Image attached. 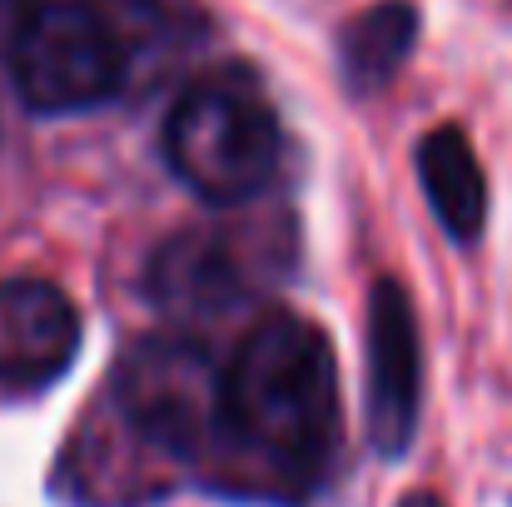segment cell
<instances>
[{"mask_svg":"<svg viewBox=\"0 0 512 507\" xmlns=\"http://www.w3.org/2000/svg\"><path fill=\"white\" fill-rule=\"evenodd\" d=\"M339 368L324 329L294 309L249 324L224 363L214 458L244 498H314L339 463Z\"/></svg>","mask_w":512,"mask_h":507,"instance_id":"obj_1","label":"cell"},{"mask_svg":"<svg viewBox=\"0 0 512 507\" xmlns=\"http://www.w3.org/2000/svg\"><path fill=\"white\" fill-rule=\"evenodd\" d=\"M170 30V0H15L10 80L40 115H80L120 100L135 65Z\"/></svg>","mask_w":512,"mask_h":507,"instance_id":"obj_2","label":"cell"},{"mask_svg":"<svg viewBox=\"0 0 512 507\" xmlns=\"http://www.w3.org/2000/svg\"><path fill=\"white\" fill-rule=\"evenodd\" d=\"M165 155L204 204L259 199L284 160V130L259 75L219 65L189 80L165 120Z\"/></svg>","mask_w":512,"mask_h":507,"instance_id":"obj_3","label":"cell"},{"mask_svg":"<svg viewBox=\"0 0 512 507\" xmlns=\"http://www.w3.org/2000/svg\"><path fill=\"white\" fill-rule=\"evenodd\" d=\"M115 408L125 433L145 448L204 463L219 443V398H224V363L194 334H150L140 338L115 368Z\"/></svg>","mask_w":512,"mask_h":507,"instance_id":"obj_4","label":"cell"},{"mask_svg":"<svg viewBox=\"0 0 512 507\" xmlns=\"http://www.w3.org/2000/svg\"><path fill=\"white\" fill-rule=\"evenodd\" d=\"M254 289L259 264L234 229H179L155 249L145 269L150 304L179 324L229 319L254 299Z\"/></svg>","mask_w":512,"mask_h":507,"instance_id":"obj_5","label":"cell"},{"mask_svg":"<svg viewBox=\"0 0 512 507\" xmlns=\"http://www.w3.org/2000/svg\"><path fill=\"white\" fill-rule=\"evenodd\" d=\"M423 408V338L413 299L398 279L368 294V438L383 458H403Z\"/></svg>","mask_w":512,"mask_h":507,"instance_id":"obj_6","label":"cell"},{"mask_svg":"<svg viewBox=\"0 0 512 507\" xmlns=\"http://www.w3.org/2000/svg\"><path fill=\"white\" fill-rule=\"evenodd\" d=\"M80 309L75 299L35 274L0 279V388L40 393L60 383L80 353Z\"/></svg>","mask_w":512,"mask_h":507,"instance_id":"obj_7","label":"cell"},{"mask_svg":"<svg viewBox=\"0 0 512 507\" xmlns=\"http://www.w3.org/2000/svg\"><path fill=\"white\" fill-rule=\"evenodd\" d=\"M418 179L438 224L458 244H473L488 224V174L458 125H438L418 140Z\"/></svg>","mask_w":512,"mask_h":507,"instance_id":"obj_8","label":"cell"},{"mask_svg":"<svg viewBox=\"0 0 512 507\" xmlns=\"http://www.w3.org/2000/svg\"><path fill=\"white\" fill-rule=\"evenodd\" d=\"M418 45V5L413 0H378L358 10L339 35V65L348 90L373 95L398 80Z\"/></svg>","mask_w":512,"mask_h":507,"instance_id":"obj_9","label":"cell"},{"mask_svg":"<svg viewBox=\"0 0 512 507\" xmlns=\"http://www.w3.org/2000/svg\"><path fill=\"white\" fill-rule=\"evenodd\" d=\"M398 507H443V498H438V493H408Z\"/></svg>","mask_w":512,"mask_h":507,"instance_id":"obj_10","label":"cell"}]
</instances>
